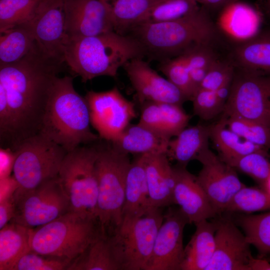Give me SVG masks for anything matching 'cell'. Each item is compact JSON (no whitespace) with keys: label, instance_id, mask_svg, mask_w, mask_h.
<instances>
[{"label":"cell","instance_id":"1","mask_svg":"<svg viewBox=\"0 0 270 270\" xmlns=\"http://www.w3.org/2000/svg\"><path fill=\"white\" fill-rule=\"evenodd\" d=\"M62 64L36 45L20 60L0 66V147L16 151L39 133Z\"/></svg>","mask_w":270,"mask_h":270},{"label":"cell","instance_id":"2","mask_svg":"<svg viewBox=\"0 0 270 270\" xmlns=\"http://www.w3.org/2000/svg\"><path fill=\"white\" fill-rule=\"evenodd\" d=\"M144 55L136 38L114 31L88 36H67L64 48V62L82 82L100 76L116 78L126 62Z\"/></svg>","mask_w":270,"mask_h":270},{"label":"cell","instance_id":"3","mask_svg":"<svg viewBox=\"0 0 270 270\" xmlns=\"http://www.w3.org/2000/svg\"><path fill=\"white\" fill-rule=\"evenodd\" d=\"M89 108L85 97L75 90L73 78H56L48 102L39 133L68 152L99 136L90 129Z\"/></svg>","mask_w":270,"mask_h":270},{"label":"cell","instance_id":"4","mask_svg":"<svg viewBox=\"0 0 270 270\" xmlns=\"http://www.w3.org/2000/svg\"><path fill=\"white\" fill-rule=\"evenodd\" d=\"M126 34L139 42L145 55L161 62L195 46L210 45L216 30L208 11L200 6L194 12L174 20L135 25Z\"/></svg>","mask_w":270,"mask_h":270},{"label":"cell","instance_id":"5","mask_svg":"<svg viewBox=\"0 0 270 270\" xmlns=\"http://www.w3.org/2000/svg\"><path fill=\"white\" fill-rule=\"evenodd\" d=\"M102 234L97 218L70 211L32 228L30 250L71 262Z\"/></svg>","mask_w":270,"mask_h":270},{"label":"cell","instance_id":"6","mask_svg":"<svg viewBox=\"0 0 270 270\" xmlns=\"http://www.w3.org/2000/svg\"><path fill=\"white\" fill-rule=\"evenodd\" d=\"M98 148L95 164L97 218L102 234L109 236L122 222L126 176L131 162L128 154L118 151L111 144Z\"/></svg>","mask_w":270,"mask_h":270},{"label":"cell","instance_id":"7","mask_svg":"<svg viewBox=\"0 0 270 270\" xmlns=\"http://www.w3.org/2000/svg\"><path fill=\"white\" fill-rule=\"evenodd\" d=\"M162 208L150 207L142 216L122 220L108 236L120 270H145L163 222Z\"/></svg>","mask_w":270,"mask_h":270},{"label":"cell","instance_id":"8","mask_svg":"<svg viewBox=\"0 0 270 270\" xmlns=\"http://www.w3.org/2000/svg\"><path fill=\"white\" fill-rule=\"evenodd\" d=\"M98 152V147L81 146L68 152L58 176L70 211L96 218L98 184L95 164Z\"/></svg>","mask_w":270,"mask_h":270},{"label":"cell","instance_id":"9","mask_svg":"<svg viewBox=\"0 0 270 270\" xmlns=\"http://www.w3.org/2000/svg\"><path fill=\"white\" fill-rule=\"evenodd\" d=\"M13 176L17 188L14 194L32 190L56 178L68 152L38 133L23 142L16 150Z\"/></svg>","mask_w":270,"mask_h":270},{"label":"cell","instance_id":"10","mask_svg":"<svg viewBox=\"0 0 270 270\" xmlns=\"http://www.w3.org/2000/svg\"><path fill=\"white\" fill-rule=\"evenodd\" d=\"M223 114L254 120L270 128V74L241 68L234 72Z\"/></svg>","mask_w":270,"mask_h":270},{"label":"cell","instance_id":"11","mask_svg":"<svg viewBox=\"0 0 270 270\" xmlns=\"http://www.w3.org/2000/svg\"><path fill=\"white\" fill-rule=\"evenodd\" d=\"M14 214L10 221L34 228L70 211L68 199L58 176L24 192L14 194Z\"/></svg>","mask_w":270,"mask_h":270},{"label":"cell","instance_id":"12","mask_svg":"<svg viewBox=\"0 0 270 270\" xmlns=\"http://www.w3.org/2000/svg\"><path fill=\"white\" fill-rule=\"evenodd\" d=\"M84 97L91 125L102 139L113 141L136 117L134 103L127 100L116 86L104 92L90 90Z\"/></svg>","mask_w":270,"mask_h":270},{"label":"cell","instance_id":"13","mask_svg":"<svg viewBox=\"0 0 270 270\" xmlns=\"http://www.w3.org/2000/svg\"><path fill=\"white\" fill-rule=\"evenodd\" d=\"M202 165L196 178L218 214L225 212L234 194L245 184L236 170L224 162L208 147L196 158Z\"/></svg>","mask_w":270,"mask_h":270},{"label":"cell","instance_id":"14","mask_svg":"<svg viewBox=\"0 0 270 270\" xmlns=\"http://www.w3.org/2000/svg\"><path fill=\"white\" fill-rule=\"evenodd\" d=\"M40 50L46 56L63 63L65 32L64 0H41L26 24Z\"/></svg>","mask_w":270,"mask_h":270},{"label":"cell","instance_id":"15","mask_svg":"<svg viewBox=\"0 0 270 270\" xmlns=\"http://www.w3.org/2000/svg\"><path fill=\"white\" fill-rule=\"evenodd\" d=\"M188 224L179 208L168 206L145 270H180L184 248V230Z\"/></svg>","mask_w":270,"mask_h":270},{"label":"cell","instance_id":"16","mask_svg":"<svg viewBox=\"0 0 270 270\" xmlns=\"http://www.w3.org/2000/svg\"><path fill=\"white\" fill-rule=\"evenodd\" d=\"M68 37L98 35L114 30L110 8L104 0H64Z\"/></svg>","mask_w":270,"mask_h":270},{"label":"cell","instance_id":"17","mask_svg":"<svg viewBox=\"0 0 270 270\" xmlns=\"http://www.w3.org/2000/svg\"><path fill=\"white\" fill-rule=\"evenodd\" d=\"M123 68L140 104L152 102L182 105L187 100L176 86L160 76L142 58L130 60Z\"/></svg>","mask_w":270,"mask_h":270},{"label":"cell","instance_id":"18","mask_svg":"<svg viewBox=\"0 0 270 270\" xmlns=\"http://www.w3.org/2000/svg\"><path fill=\"white\" fill-rule=\"evenodd\" d=\"M250 245L234 222L217 221L214 252L206 270H250L254 258Z\"/></svg>","mask_w":270,"mask_h":270},{"label":"cell","instance_id":"19","mask_svg":"<svg viewBox=\"0 0 270 270\" xmlns=\"http://www.w3.org/2000/svg\"><path fill=\"white\" fill-rule=\"evenodd\" d=\"M175 185L174 204H178L189 224H196L218 215L206 194L198 182L196 176L186 167L173 166Z\"/></svg>","mask_w":270,"mask_h":270},{"label":"cell","instance_id":"20","mask_svg":"<svg viewBox=\"0 0 270 270\" xmlns=\"http://www.w3.org/2000/svg\"><path fill=\"white\" fill-rule=\"evenodd\" d=\"M150 207L164 208L174 204L175 177L166 154H143Z\"/></svg>","mask_w":270,"mask_h":270},{"label":"cell","instance_id":"21","mask_svg":"<svg viewBox=\"0 0 270 270\" xmlns=\"http://www.w3.org/2000/svg\"><path fill=\"white\" fill-rule=\"evenodd\" d=\"M182 106L168 102H147L140 108L138 122L170 140L186 127L191 118Z\"/></svg>","mask_w":270,"mask_h":270},{"label":"cell","instance_id":"22","mask_svg":"<svg viewBox=\"0 0 270 270\" xmlns=\"http://www.w3.org/2000/svg\"><path fill=\"white\" fill-rule=\"evenodd\" d=\"M170 140L138 122L130 124L110 142L115 149L122 153L142 155L166 154Z\"/></svg>","mask_w":270,"mask_h":270},{"label":"cell","instance_id":"23","mask_svg":"<svg viewBox=\"0 0 270 270\" xmlns=\"http://www.w3.org/2000/svg\"><path fill=\"white\" fill-rule=\"evenodd\" d=\"M184 247L180 270H206L214 256L217 222L204 220Z\"/></svg>","mask_w":270,"mask_h":270},{"label":"cell","instance_id":"24","mask_svg":"<svg viewBox=\"0 0 270 270\" xmlns=\"http://www.w3.org/2000/svg\"><path fill=\"white\" fill-rule=\"evenodd\" d=\"M150 207L143 154L136 155L126 174L122 221L142 216Z\"/></svg>","mask_w":270,"mask_h":270},{"label":"cell","instance_id":"25","mask_svg":"<svg viewBox=\"0 0 270 270\" xmlns=\"http://www.w3.org/2000/svg\"><path fill=\"white\" fill-rule=\"evenodd\" d=\"M232 58L239 68L270 74V30L244 40L234 48Z\"/></svg>","mask_w":270,"mask_h":270},{"label":"cell","instance_id":"26","mask_svg":"<svg viewBox=\"0 0 270 270\" xmlns=\"http://www.w3.org/2000/svg\"><path fill=\"white\" fill-rule=\"evenodd\" d=\"M210 127L202 124L186 128L174 139H170L166 155L177 164L186 167L192 160H196L200 153L208 147Z\"/></svg>","mask_w":270,"mask_h":270},{"label":"cell","instance_id":"27","mask_svg":"<svg viewBox=\"0 0 270 270\" xmlns=\"http://www.w3.org/2000/svg\"><path fill=\"white\" fill-rule=\"evenodd\" d=\"M209 127L210 139L218 151V156L228 164L252 152L268 151L243 139L220 120Z\"/></svg>","mask_w":270,"mask_h":270},{"label":"cell","instance_id":"28","mask_svg":"<svg viewBox=\"0 0 270 270\" xmlns=\"http://www.w3.org/2000/svg\"><path fill=\"white\" fill-rule=\"evenodd\" d=\"M32 228L10 222L0 230V270H11L16 262L30 250Z\"/></svg>","mask_w":270,"mask_h":270},{"label":"cell","instance_id":"29","mask_svg":"<svg viewBox=\"0 0 270 270\" xmlns=\"http://www.w3.org/2000/svg\"><path fill=\"white\" fill-rule=\"evenodd\" d=\"M66 270H120L108 236L102 234L69 264Z\"/></svg>","mask_w":270,"mask_h":270},{"label":"cell","instance_id":"30","mask_svg":"<svg viewBox=\"0 0 270 270\" xmlns=\"http://www.w3.org/2000/svg\"><path fill=\"white\" fill-rule=\"evenodd\" d=\"M224 10L223 23L231 34L246 40L258 33L260 16L252 7L237 2Z\"/></svg>","mask_w":270,"mask_h":270},{"label":"cell","instance_id":"31","mask_svg":"<svg viewBox=\"0 0 270 270\" xmlns=\"http://www.w3.org/2000/svg\"><path fill=\"white\" fill-rule=\"evenodd\" d=\"M36 45L31 31L24 24L0 33V66L20 60L32 50Z\"/></svg>","mask_w":270,"mask_h":270},{"label":"cell","instance_id":"32","mask_svg":"<svg viewBox=\"0 0 270 270\" xmlns=\"http://www.w3.org/2000/svg\"><path fill=\"white\" fill-rule=\"evenodd\" d=\"M108 5L114 30L126 34L158 0H104Z\"/></svg>","mask_w":270,"mask_h":270},{"label":"cell","instance_id":"33","mask_svg":"<svg viewBox=\"0 0 270 270\" xmlns=\"http://www.w3.org/2000/svg\"><path fill=\"white\" fill-rule=\"evenodd\" d=\"M250 245L260 258L270 255V212L257 214H242L236 218Z\"/></svg>","mask_w":270,"mask_h":270},{"label":"cell","instance_id":"34","mask_svg":"<svg viewBox=\"0 0 270 270\" xmlns=\"http://www.w3.org/2000/svg\"><path fill=\"white\" fill-rule=\"evenodd\" d=\"M200 7L196 0H158L136 25L174 20L194 12Z\"/></svg>","mask_w":270,"mask_h":270},{"label":"cell","instance_id":"35","mask_svg":"<svg viewBox=\"0 0 270 270\" xmlns=\"http://www.w3.org/2000/svg\"><path fill=\"white\" fill-rule=\"evenodd\" d=\"M270 209V191L245 185L234 194L224 212L250 214Z\"/></svg>","mask_w":270,"mask_h":270},{"label":"cell","instance_id":"36","mask_svg":"<svg viewBox=\"0 0 270 270\" xmlns=\"http://www.w3.org/2000/svg\"><path fill=\"white\" fill-rule=\"evenodd\" d=\"M221 121L243 139L268 150L270 148V128L258 122L235 116L222 114Z\"/></svg>","mask_w":270,"mask_h":270},{"label":"cell","instance_id":"37","mask_svg":"<svg viewBox=\"0 0 270 270\" xmlns=\"http://www.w3.org/2000/svg\"><path fill=\"white\" fill-rule=\"evenodd\" d=\"M41 0H0V32L28 22Z\"/></svg>","mask_w":270,"mask_h":270},{"label":"cell","instance_id":"38","mask_svg":"<svg viewBox=\"0 0 270 270\" xmlns=\"http://www.w3.org/2000/svg\"><path fill=\"white\" fill-rule=\"evenodd\" d=\"M228 164L249 176L258 184L260 188L268 190L270 180V160L267 151L248 154Z\"/></svg>","mask_w":270,"mask_h":270},{"label":"cell","instance_id":"39","mask_svg":"<svg viewBox=\"0 0 270 270\" xmlns=\"http://www.w3.org/2000/svg\"><path fill=\"white\" fill-rule=\"evenodd\" d=\"M158 69L181 91L187 100H191L194 91L183 54L161 62Z\"/></svg>","mask_w":270,"mask_h":270},{"label":"cell","instance_id":"40","mask_svg":"<svg viewBox=\"0 0 270 270\" xmlns=\"http://www.w3.org/2000/svg\"><path fill=\"white\" fill-rule=\"evenodd\" d=\"M70 262L63 258L30 250L16 262L11 270H66Z\"/></svg>","mask_w":270,"mask_h":270},{"label":"cell","instance_id":"41","mask_svg":"<svg viewBox=\"0 0 270 270\" xmlns=\"http://www.w3.org/2000/svg\"><path fill=\"white\" fill-rule=\"evenodd\" d=\"M193 112L194 115L208 120L223 112L226 103L218 96L216 91L199 88L193 95Z\"/></svg>","mask_w":270,"mask_h":270},{"label":"cell","instance_id":"42","mask_svg":"<svg viewBox=\"0 0 270 270\" xmlns=\"http://www.w3.org/2000/svg\"><path fill=\"white\" fill-rule=\"evenodd\" d=\"M234 66L232 62L218 60L210 68L199 88L216 91L232 81Z\"/></svg>","mask_w":270,"mask_h":270},{"label":"cell","instance_id":"43","mask_svg":"<svg viewBox=\"0 0 270 270\" xmlns=\"http://www.w3.org/2000/svg\"><path fill=\"white\" fill-rule=\"evenodd\" d=\"M182 54L186 58L189 70L210 68L218 60L210 44L195 46Z\"/></svg>","mask_w":270,"mask_h":270},{"label":"cell","instance_id":"44","mask_svg":"<svg viewBox=\"0 0 270 270\" xmlns=\"http://www.w3.org/2000/svg\"><path fill=\"white\" fill-rule=\"evenodd\" d=\"M16 187L10 188L5 195L1 198L0 202V228H2L13 218L14 214L15 203L14 190Z\"/></svg>","mask_w":270,"mask_h":270},{"label":"cell","instance_id":"45","mask_svg":"<svg viewBox=\"0 0 270 270\" xmlns=\"http://www.w3.org/2000/svg\"><path fill=\"white\" fill-rule=\"evenodd\" d=\"M16 156V151L10 148H0V180L10 176Z\"/></svg>","mask_w":270,"mask_h":270},{"label":"cell","instance_id":"46","mask_svg":"<svg viewBox=\"0 0 270 270\" xmlns=\"http://www.w3.org/2000/svg\"><path fill=\"white\" fill-rule=\"evenodd\" d=\"M207 11L224 10L239 0H196Z\"/></svg>","mask_w":270,"mask_h":270},{"label":"cell","instance_id":"47","mask_svg":"<svg viewBox=\"0 0 270 270\" xmlns=\"http://www.w3.org/2000/svg\"><path fill=\"white\" fill-rule=\"evenodd\" d=\"M250 270H270V262L264 258H254L250 264Z\"/></svg>","mask_w":270,"mask_h":270},{"label":"cell","instance_id":"48","mask_svg":"<svg viewBox=\"0 0 270 270\" xmlns=\"http://www.w3.org/2000/svg\"><path fill=\"white\" fill-rule=\"evenodd\" d=\"M266 12L270 17V0H266Z\"/></svg>","mask_w":270,"mask_h":270},{"label":"cell","instance_id":"49","mask_svg":"<svg viewBox=\"0 0 270 270\" xmlns=\"http://www.w3.org/2000/svg\"><path fill=\"white\" fill-rule=\"evenodd\" d=\"M270 262V256H269L268 258H266Z\"/></svg>","mask_w":270,"mask_h":270}]
</instances>
